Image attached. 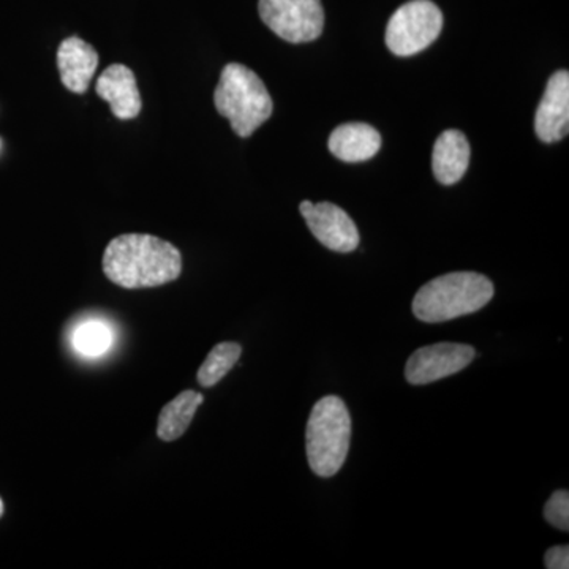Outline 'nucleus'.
Listing matches in <instances>:
<instances>
[{
	"label": "nucleus",
	"instance_id": "nucleus-1",
	"mask_svg": "<svg viewBox=\"0 0 569 569\" xmlns=\"http://www.w3.org/2000/svg\"><path fill=\"white\" fill-rule=\"evenodd\" d=\"M103 272L127 290L162 287L182 272V254L170 242L152 234H122L103 253Z\"/></svg>",
	"mask_w": 569,
	"mask_h": 569
},
{
	"label": "nucleus",
	"instance_id": "nucleus-2",
	"mask_svg": "<svg viewBox=\"0 0 569 569\" xmlns=\"http://www.w3.org/2000/svg\"><path fill=\"white\" fill-rule=\"evenodd\" d=\"M493 284L478 272H451L426 283L413 299L415 317L425 323H443L478 312L492 301Z\"/></svg>",
	"mask_w": 569,
	"mask_h": 569
},
{
	"label": "nucleus",
	"instance_id": "nucleus-3",
	"mask_svg": "<svg viewBox=\"0 0 569 569\" xmlns=\"http://www.w3.org/2000/svg\"><path fill=\"white\" fill-rule=\"evenodd\" d=\"M213 103L219 114L230 121L231 129L241 138H249L271 118L274 110L264 82L241 63L224 67L213 92Z\"/></svg>",
	"mask_w": 569,
	"mask_h": 569
},
{
	"label": "nucleus",
	"instance_id": "nucleus-4",
	"mask_svg": "<svg viewBox=\"0 0 569 569\" xmlns=\"http://www.w3.org/2000/svg\"><path fill=\"white\" fill-rule=\"evenodd\" d=\"M351 440L350 411L340 397L318 400L307 422L306 451L310 470L321 478L339 473Z\"/></svg>",
	"mask_w": 569,
	"mask_h": 569
},
{
	"label": "nucleus",
	"instance_id": "nucleus-5",
	"mask_svg": "<svg viewBox=\"0 0 569 569\" xmlns=\"http://www.w3.org/2000/svg\"><path fill=\"white\" fill-rule=\"evenodd\" d=\"M443 14L430 0H411L392 14L387 28V44L396 56L418 54L440 36Z\"/></svg>",
	"mask_w": 569,
	"mask_h": 569
},
{
	"label": "nucleus",
	"instance_id": "nucleus-6",
	"mask_svg": "<svg viewBox=\"0 0 569 569\" xmlns=\"http://www.w3.org/2000/svg\"><path fill=\"white\" fill-rule=\"evenodd\" d=\"M261 20L288 43L317 40L325 28L321 0H260Z\"/></svg>",
	"mask_w": 569,
	"mask_h": 569
},
{
	"label": "nucleus",
	"instance_id": "nucleus-7",
	"mask_svg": "<svg viewBox=\"0 0 569 569\" xmlns=\"http://www.w3.org/2000/svg\"><path fill=\"white\" fill-rule=\"evenodd\" d=\"M475 356V348L462 343L443 342L419 348L407 361V381L415 387H421L443 380L470 366Z\"/></svg>",
	"mask_w": 569,
	"mask_h": 569
},
{
	"label": "nucleus",
	"instance_id": "nucleus-8",
	"mask_svg": "<svg viewBox=\"0 0 569 569\" xmlns=\"http://www.w3.org/2000/svg\"><path fill=\"white\" fill-rule=\"evenodd\" d=\"M299 211L318 241L339 253L353 252L359 246V231L342 208L332 203L302 201Z\"/></svg>",
	"mask_w": 569,
	"mask_h": 569
},
{
	"label": "nucleus",
	"instance_id": "nucleus-9",
	"mask_svg": "<svg viewBox=\"0 0 569 569\" xmlns=\"http://www.w3.org/2000/svg\"><path fill=\"white\" fill-rule=\"evenodd\" d=\"M569 129V73L557 71L549 78L545 96L539 103L535 130L539 140L556 142L563 140Z\"/></svg>",
	"mask_w": 569,
	"mask_h": 569
},
{
	"label": "nucleus",
	"instance_id": "nucleus-10",
	"mask_svg": "<svg viewBox=\"0 0 569 569\" xmlns=\"http://www.w3.org/2000/svg\"><path fill=\"white\" fill-rule=\"evenodd\" d=\"M96 91L100 99L110 103L112 114L122 121L137 118L141 111V96L137 78L129 67L114 63L97 80Z\"/></svg>",
	"mask_w": 569,
	"mask_h": 569
},
{
	"label": "nucleus",
	"instance_id": "nucleus-11",
	"mask_svg": "<svg viewBox=\"0 0 569 569\" xmlns=\"http://www.w3.org/2000/svg\"><path fill=\"white\" fill-rule=\"evenodd\" d=\"M58 67L62 84L70 92L84 93L99 67V54L88 41L70 37L59 47Z\"/></svg>",
	"mask_w": 569,
	"mask_h": 569
},
{
	"label": "nucleus",
	"instance_id": "nucleus-12",
	"mask_svg": "<svg viewBox=\"0 0 569 569\" xmlns=\"http://www.w3.org/2000/svg\"><path fill=\"white\" fill-rule=\"evenodd\" d=\"M380 148V133L369 123H343L329 137V151L343 162H365L377 156Z\"/></svg>",
	"mask_w": 569,
	"mask_h": 569
},
{
	"label": "nucleus",
	"instance_id": "nucleus-13",
	"mask_svg": "<svg viewBox=\"0 0 569 569\" xmlns=\"http://www.w3.org/2000/svg\"><path fill=\"white\" fill-rule=\"evenodd\" d=\"M470 144L459 130H447L433 146L432 168L437 181L445 186L459 182L470 163Z\"/></svg>",
	"mask_w": 569,
	"mask_h": 569
},
{
	"label": "nucleus",
	"instance_id": "nucleus-14",
	"mask_svg": "<svg viewBox=\"0 0 569 569\" xmlns=\"http://www.w3.org/2000/svg\"><path fill=\"white\" fill-rule=\"evenodd\" d=\"M204 402L203 395L197 391H183L160 411L157 436L162 441H174L181 438L192 425L198 407Z\"/></svg>",
	"mask_w": 569,
	"mask_h": 569
},
{
	"label": "nucleus",
	"instance_id": "nucleus-15",
	"mask_svg": "<svg viewBox=\"0 0 569 569\" xmlns=\"http://www.w3.org/2000/svg\"><path fill=\"white\" fill-rule=\"evenodd\" d=\"M74 351L84 358H100L111 350L114 335L110 326L100 320H89L78 325L71 336Z\"/></svg>",
	"mask_w": 569,
	"mask_h": 569
},
{
	"label": "nucleus",
	"instance_id": "nucleus-16",
	"mask_svg": "<svg viewBox=\"0 0 569 569\" xmlns=\"http://www.w3.org/2000/svg\"><path fill=\"white\" fill-rule=\"evenodd\" d=\"M242 355V347L236 342H223L212 348L198 370V383L212 388L236 366Z\"/></svg>",
	"mask_w": 569,
	"mask_h": 569
},
{
	"label": "nucleus",
	"instance_id": "nucleus-17",
	"mask_svg": "<svg viewBox=\"0 0 569 569\" xmlns=\"http://www.w3.org/2000/svg\"><path fill=\"white\" fill-rule=\"evenodd\" d=\"M545 519L550 526L561 531L569 530V493L568 490H557L545 507Z\"/></svg>",
	"mask_w": 569,
	"mask_h": 569
},
{
	"label": "nucleus",
	"instance_id": "nucleus-18",
	"mask_svg": "<svg viewBox=\"0 0 569 569\" xmlns=\"http://www.w3.org/2000/svg\"><path fill=\"white\" fill-rule=\"evenodd\" d=\"M546 568L548 569H568L569 568V548L568 546H556L550 548L545 556Z\"/></svg>",
	"mask_w": 569,
	"mask_h": 569
},
{
	"label": "nucleus",
	"instance_id": "nucleus-19",
	"mask_svg": "<svg viewBox=\"0 0 569 569\" xmlns=\"http://www.w3.org/2000/svg\"><path fill=\"white\" fill-rule=\"evenodd\" d=\"M3 515V501L2 498H0V518H2Z\"/></svg>",
	"mask_w": 569,
	"mask_h": 569
}]
</instances>
